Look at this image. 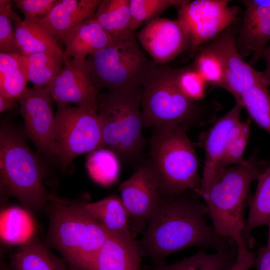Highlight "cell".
I'll use <instances>...</instances> for the list:
<instances>
[{"mask_svg":"<svg viewBox=\"0 0 270 270\" xmlns=\"http://www.w3.org/2000/svg\"><path fill=\"white\" fill-rule=\"evenodd\" d=\"M194 191L162 196L150 216L143 236L136 241L141 255L162 262L168 256L194 246L226 248L225 240L206 223V207Z\"/></svg>","mask_w":270,"mask_h":270,"instance_id":"obj_1","label":"cell"},{"mask_svg":"<svg viewBox=\"0 0 270 270\" xmlns=\"http://www.w3.org/2000/svg\"><path fill=\"white\" fill-rule=\"evenodd\" d=\"M263 170L254 156L246 164L219 168L200 196L205 202L214 232L222 238H231L237 247L246 245L245 203L252 183L258 180Z\"/></svg>","mask_w":270,"mask_h":270,"instance_id":"obj_2","label":"cell"},{"mask_svg":"<svg viewBox=\"0 0 270 270\" xmlns=\"http://www.w3.org/2000/svg\"><path fill=\"white\" fill-rule=\"evenodd\" d=\"M143 88L129 86L100 94L97 112L104 148L120 162L136 166L146 145L141 108Z\"/></svg>","mask_w":270,"mask_h":270,"instance_id":"obj_3","label":"cell"},{"mask_svg":"<svg viewBox=\"0 0 270 270\" xmlns=\"http://www.w3.org/2000/svg\"><path fill=\"white\" fill-rule=\"evenodd\" d=\"M186 130L182 127L154 129L150 140V161L158 178L162 196L189 190L199 193L202 178Z\"/></svg>","mask_w":270,"mask_h":270,"instance_id":"obj_4","label":"cell"},{"mask_svg":"<svg viewBox=\"0 0 270 270\" xmlns=\"http://www.w3.org/2000/svg\"><path fill=\"white\" fill-rule=\"evenodd\" d=\"M0 182L6 192L26 208L46 207L52 196L43 184L40 164L24 139L10 127L0 132Z\"/></svg>","mask_w":270,"mask_h":270,"instance_id":"obj_5","label":"cell"},{"mask_svg":"<svg viewBox=\"0 0 270 270\" xmlns=\"http://www.w3.org/2000/svg\"><path fill=\"white\" fill-rule=\"evenodd\" d=\"M86 62L99 91L129 86L143 87L160 66L148 58L130 31L88 56Z\"/></svg>","mask_w":270,"mask_h":270,"instance_id":"obj_6","label":"cell"},{"mask_svg":"<svg viewBox=\"0 0 270 270\" xmlns=\"http://www.w3.org/2000/svg\"><path fill=\"white\" fill-rule=\"evenodd\" d=\"M176 70V68L160 65L143 86L141 108L144 126L187 130L200 118L202 110L178 88Z\"/></svg>","mask_w":270,"mask_h":270,"instance_id":"obj_7","label":"cell"},{"mask_svg":"<svg viewBox=\"0 0 270 270\" xmlns=\"http://www.w3.org/2000/svg\"><path fill=\"white\" fill-rule=\"evenodd\" d=\"M56 104L55 138L57 154L65 169L77 156L104 146L98 108Z\"/></svg>","mask_w":270,"mask_h":270,"instance_id":"obj_8","label":"cell"},{"mask_svg":"<svg viewBox=\"0 0 270 270\" xmlns=\"http://www.w3.org/2000/svg\"><path fill=\"white\" fill-rule=\"evenodd\" d=\"M227 0H187L177 8V20L184 28L189 48L198 50L237 20Z\"/></svg>","mask_w":270,"mask_h":270,"instance_id":"obj_9","label":"cell"},{"mask_svg":"<svg viewBox=\"0 0 270 270\" xmlns=\"http://www.w3.org/2000/svg\"><path fill=\"white\" fill-rule=\"evenodd\" d=\"M49 210L48 239L62 256L70 270L73 268L90 218L83 202L52 196Z\"/></svg>","mask_w":270,"mask_h":270,"instance_id":"obj_10","label":"cell"},{"mask_svg":"<svg viewBox=\"0 0 270 270\" xmlns=\"http://www.w3.org/2000/svg\"><path fill=\"white\" fill-rule=\"evenodd\" d=\"M118 190L134 236L146 228L162 196L158 178L150 161L142 160L130 177L120 184Z\"/></svg>","mask_w":270,"mask_h":270,"instance_id":"obj_11","label":"cell"},{"mask_svg":"<svg viewBox=\"0 0 270 270\" xmlns=\"http://www.w3.org/2000/svg\"><path fill=\"white\" fill-rule=\"evenodd\" d=\"M53 100L48 88L28 87L19 98L28 136L39 150L50 158L58 156Z\"/></svg>","mask_w":270,"mask_h":270,"instance_id":"obj_12","label":"cell"},{"mask_svg":"<svg viewBox=\"0 0 270 270\" xmlns=\"http://www.w3.org/2000/svg\"><path fill=\"white\" fill-rule=\"evenodd\" d=\"M234 24L202 47L218 57L223 70L224 89L234 96L236 100L240 101V96L245 90L255 85L267 84L263 72L254 69L239 54L235 43L236 30Z\"/></svg>","mask_w":270,"mask_h":270,"instance_id":"obj_13","label":"cell"},{"mask_svg":"<svg viewBox=\"0 0 270 270\" xmlns=\"http://www.w3.org/2000/svg\"><path fill=\"white\" fill-rule=\"evenodd\" d=\"M48 89L56 102L98 108L99 90L90 75L86 60L65 59Z\"/></svg>","mask_w":270,"mask_h":270,"instance_id":"obj_14","label":"cell"},{"mask_svg":"<svg viewBox=\"0 0 270 270\" xmlns=\"http://www.w3.org/2000/svg\"><path fill=\"white\" fill-rule=\"evenodd\" d=\"M152 60L165 65L189 48L187 34L176 20L159 18L144 26L136 34Z\"/></svg>","mask_w":270,"mask_h":270,"instance_id":"obj_15","label":"cell"},{"mask_svg":"<svg viewBox=\"0 0 270 270\" xmlns=\"http://www.w3.org/2000/svg\"><path fill=\"white\" fill-rule=\"evenodd\" d=\"M242 2L246 10L235 43L242 58L252 55L248 62L252 66L262 58L270 40V0Z\"/></svg>","mask_w":270,"mask_h":270,"instance_id":"obj_16","label":"cell"},{"mask_svg":"<svg viewBox=\"0 0 270 270\" xmlns=\"http://www.w3.org/2000/svg\"><path fill=\"white\" fill-rule=\"evenodd\" d=\"M236 102L234 106L216 122L208 133L200 196L212 181L230 140L243 126L244 122L241 121L240 114L244 108L240 101Z\"/></svg>","mask_w":270,"mask_h":270,"instance_id":"obj_17","label":"cell"},{"mask_svg":"<svg viewBox=\"0 0 270 270\" xmlns=\"http://www.w3.org/2000/svg\"><path fill=\"white\" fill-rule=\"evenodd\" d=\"M102 0H56L47 16L38 24L58 42L65 44L74 30L95 16Z\"/></svg>","mask_w":270,"mask_h":270,"instance_id":"obj_18","label":"cell"},{"mask_svg":"<svg viewBox=\"0 0 270 270\" xmlns=\"http://www.w3.org/2000/svg\"><path fill=\"white\" fill-rule=\"evenodd\" d=\"M140 257L134 237L110 234L90 270H140Z\"/></svg>","mask_w":270,"mask_h":270,"instance_id":"obj_19","label":"cell"},{"mask_svg":"<svg viewBox=\"0 0 270 270\" xmlns=\"http://www.w3.org/2000/svg\"><path fill=\"white\" fill-rule=\"evenodd\" d=\"M113 41L94 16L82 22L69 36L65 44L64 57L65 59L86 60Z\"/></svg>","mask_w":270,"mask_h":270,"instance_id":"obj_20","label":"cell"},{"mask_svg":"<svg viewBox=\"0 0 270 270\" xmlns=\"http://www.w3.org/2000/svg\"><path fill=\"white\" fill-rule=\"evenodd\" d=\"M65 260L34 240H26L10 256L12 270H70Z\"/></svg>","mask_w":270,"mask_h":270,"instance_id":"obj_21","label":"cell"},{"mask_svg":"<svg viewBox=\"0 0 270 270\" xmlns=\"http://www.w3.org/2000/svg\"><path fill=\"white\" fill-rule=\"evenodd\" d=\"M13 22L17 44L22 54L50 52L64 55L58 41L43 26L24 22L17 14Z\"/></svg>","mask_w":270,"mask_h":270,"instance_id":"obj_22","label":"cell"},{"mask_svg":"<svg viewBox=\"0 0 270 270\" xmlns=\"http://www.w3.org/2000/svg\"><path fill=\"white\" fill-rule=\"evenodd\" d=\"M88 212L109 234L134 236L128 216L120 198L111 196L93 202H83Z\"/></svg>","mask_w":270,"mask_h":270,"instance_id":"obj_23","label":"cell"},{"mask_svg":"<svg viewBox=\"0 0 270 270\" xmlns=\"http://www.w3.org/2000/svg\"><path fill=\"white\" fill-rule=\"evenodd\" d=\"M270 222V164L266 167L258 179L255 192L250 200L248 218L244 232L245 242L252 246L250 233L254 228Z\"/></svg>","mask_w":270,"mask_h":270,"instance_id":"obj_24","label":"cell"},{"mask_svg":"<svg viewBox=\"0 0 270 270\" xmlns=\"http://www.w3.org/2000/svg\"><path fill=\"white\" fill-rule=\"evenodd\" d=\"M95 18L113 40L120 38L130 31V0H102Z\"/></svg>","mask_w":270,"mask_h":270,"instance_id":"obj_25","label":"cell"},{"mask_svg":"<svg viewBox=\"0 0 270 270\" xmlns=\"http://www.w3.org/2000/svg\"><path fill=\"white\" fill-rule=\"evenodd\" d=\"M24 56L28 82L38 88H48L65 62L64 55L54 53L38 52Z\"/></svg>","mask_w":270,"mask_h":270,"instance_id":"obj_26","label":"cell"},{"mask_svg":"<svg viewBox=\"0 0 270 270\" xmlns=\"http://www.w3.org/2000/svg\"><path fill=\"white\" fill-rule=\"evenodd\" d=\"M226 248L208 254L200 250L194 255L172 264H159L155 270H230L236 261Z\"/></svg>","mask_w":270,"mask_h":270,"instance_id":"obj_27","label":"cell"},{"mask_svg":"<svg viewBox=\"0 0 270 270\" xmlns=\"http://www.w3.org/2000/svg\"><path fill=\"white\" fill-rule=\"evenodd\" d=\"M266 84L255 85L245 90L240 102L250 118L270 135V92Z\"/></svg>","mask_w":270,"mask_h":270,"instance_id":"obj_28","label":"cell"},{"mask_svg":"<svg viewBox=\"0 0 270 270\" xmlns=\"http://www.w3.org/2000/svg\"><path fill=\"white\" fill-rule=\"evenodd\" d=\"M86 165L90 176L99 184H111L118 177L120 160L112 151L106 148L90 152Z\"/></svg>","mask_w":270,"mask_h":270,"instance_id":"obj_29","label":"cell"},{"mask_svg":"<svg viewBox=\"0 0 270 270\" xmlns=\"http://www.w3.org/2000/svg\"><path fill=\"white\" fill-rule=\"evenodd\" d=\"M184 0H130V20L128 30L134 32L158 18L171 6L184 4Z\"/></svg>","mask_w":270,"mask_h":270,"instance_id":"obj_30","label":"cell"},{"mask_svg":"<svg viewBox=\"0 0 270 270\" xmlns=\"http://www.w3.org/2000/svg\"><path fill=\"white\" fill-rule=\"evenodd\" d=\"M192 66L201 75L207 84L225 88L224 78L221 63L212 52L200 48Z\"/></svg>","mask_w":270,"mask_h":270,"instance_id":"obj_31","label":"cell"},{"mask_svg":"<svg viewBox=\"0 0 270 270\" xmlns=\"http://www.w3.org/2000/svg\"><path fill=\"white\" fill-rule=\"evenodd\" d=\"M12 2L0 0V52L22 54L12 24L16 14L12 9Z\"/></svg>","mask_w":270,"mask_h":270,"instance_id":"obj_32","label":"cell"},{"mask_svg":"<svg viewBox=\"0 0 270 270\" xmlns=\"http://www.w3.org/2000/svg\"><path fill=\"white\" fill-rule=\"evenodd\" d=\"M3 227L2 237L10 242L26 241L30 232V222L28 216L17 208L10 209L5 212Z\"/></svg>","mask_w":270,"mask_h":270,"instance_id":"obj_33","label":"cell"},{"mask_svg":"<svg viewBox=\"0 0 270 270\" xmlns=\"http://www.w3.org/2000/svg\"><path fill=\"white\" fill-rule=\"evenodd\" d=\"M176 82L180 90L189 99L196 102L204 98L207 83L192 66L176 68Z\"/></svg>","mask_w":270,"mask_h":270,"instance_id":"obj_34","label":"cell"},{"mask_svg":"<svg viewBox=\"0 0 270 270\" xmlns=\"http://www.w3.org/2000/svg\"><path fill=\"white\" fill-rule=\"evenodd\" d=\"M250 120L244 122L242 128L232 138L217 170L247 162L248 160H244L243 156L250 136Z\"/></svg>","mask_w":270,"mask_h":270,"instance_id":"obj_35","label":"cell"},{"mask_svg":"<svg viewBox=\"0 0 270 270\" xmlns=\"http://www.w3.org/2000/svg\"><path fill=\"white\" fill-rule=\"evenodd\" d=\"M28 82L27 67L0 72V96L19 100L28 88Z\"/></svg>","mask_w":270,"mask_h":270,"instance_id":"obj_36","label":"cell"},{"mask_svg":"<svg viewBox=\"0 0 270 270\" xmlns=\"http://www.w3.org/2000/svg\"><path fill=\"white\" fill-rule=\"evenodd\" d=\"M56 0H15L14 7L24 16V21L38 24L44 18Z\"/></svg>","mask_w":270,"mask_h":270,"instance_id":"obj_37","label":"cell"},{"mask_svg":"<svg viewBox=\"0 0 270 270\" xmlns=\"http://www.w3.org/2000/svg\"><path fill=\"white\" fill-rule=\"evenodd\" d=\"M256 254L246 245L237 247V256L230 270H250L254 266Z\"/></svg>","mask_w":270,"mask_h":270,"instance_id":"obj_38","label":"cell"},{"mask_svg":"<svg viewBox=\"0 0 270 270\" xmlns=\"http://www.w3.org/2000/svg\"><path fill=\"white\" fill-rule=\"evenodd\" d=\"M254 266L256 270H270V250L266 246L256 254Z\"/></svg>","mask_w":270,"mask_h":270,"instance_id":"obj_39","label":"cell"},{"mask_svg":"<svg viewBox=\"0 0 270 270\" xmlns=\"http://www.w3.org/2000/svg\"><path fill=\"white\" fill-rule=\"evenodd\" d=\"M262 58H264L266 61V68L262 72L266 82L270 88V44L264 50Z\"/></svg>","mask_w":270,"mask_h":270,"instance_id":"obj_40","label":"cell"},{"mask_svg":"<svg viewBox=\"0 0 270 270\" xmlns=\"http://www.w3.org/2000/svg\"><path fill=\"white\" fill-rule=\"evenodd\" d=\"M16 100L0 96V112L14 108L16 106Z\"/></svg>","mask_w":270,"mask_h":270,"instance_id":"obj_41","label":"cell"},{"mask_svg":"<svg viewBox=\"0 0 270 270\" xmlns=\"http://www.w3.org/2000/svg\"><path fill=\"white\" fill-rule=\"evenodd\" d=\"M268 226V237L266 247L270 250V222L267 224Z\"/></svg>","mask_w":270,"mask_h":270,"instance_id":"obj_42","label":"cell"},{"mask_svg":"<svg viewBox=\"0 0 270 270\" xmlns=\"http://www.w3.org/2000/svg\"><path fill=\"white\" fill-rule=\"evenodd\" d=\"M0 270H10L6 266L2 264L1 266Z\"/></svg>","mask_w":270,"mask_h":270,"instance_id":"obj_43","label":"cell"}]
</instances>
